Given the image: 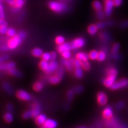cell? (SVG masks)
Listing matches in <instances>:
<instances>
[{
  "label": "cell",
  "mask_w": 128,
  "mask_h": 128,
  "mask_svg": "<svg viewBox=\"0 0 128 128\" xmlns=\"http://www.w3.org/2000/svg\"><path fill=\"white\" fill-rule=\"evenodd\" d=\"M85 44V41L83 38H78L74 39L70 43L72 49H76L78 48H82Z\"/></svg>",
  "instance_id": "obj_5"
},
{
  "label": "cell",
  "mask_w": 128,
  "mask_h": 128,
  "mask_svg": "<svg viewBox=\"0 0 128 128\" xmlns=\"http://www.w3.org/2000/svg\"><path fill=\"white\" fill-rule=\"evenodd\" d=\"M8 30V28L7 27V26H6V25L0 26V33L3 34L6 33Z\"/></svg>",
  "instance_id": "obj_46"
},
{
  "label": "cell",
  "mask_w": 128,
  "mask_h": 128,
  "mask_svg": "<svg viewBox=\"0 0 128 128\" xmlns=\"http://www.w3.org/2000/svg\"><path fill=\"white\" fill-rule=\"evenodd\" d=\"M2 88L8 94H11L13 92V88L8 82H3L2 84Z\"/></svg>",
  "instance_id": "obj_20"
},
{
  "label": "cell",
  "mask_w": 128,
  "mask_h": 128,
  "mask_svg": "<svg viewBox=\"0 0 128 128\" xmlns=\"http://www.w3.org/2000/svg\"><path fill=\"white\" fill-rule=\"evenodd\" d=\"M116 76L108 75L107 78L103 80V83L105 86L110 88L116 81Z\"/></svg>",
  "instance_id": "obj_7"
},
{
  "label": "cell",
  "mask_w": 128,
  "mask_h": 128,
  "mask_svg": "<svg viewBox=\"0 0 128 128\" xmlns=\"http://www.w3.org/2000/svg\"><path fill=\"white\" fill-rule=\"evenodd\" d=\"M114 5L115 6H118L121 5L123 2V0H113Z\"/></svg>",
  "instance_id": "obj_50"
},
{
  "label": "cell",
  "mask_w": 128,
  "mask_h": 128,
  "mask_svg": "<svg viewBox=\"0 0 128 128\" xmlns=\"http://www.w3.org/2000/svg\"><path fill=\"white\" fill-rule=\"evenodd\" d=\"M98 30V28L97 25H94V24H91L88 28V32L89 34L91 35H94L97 33Z\"/></svg>",
  "instance_id": "obj_19"
},
{
  "label": "cell",
  "mask_w": 128,
  "mask_h": 128,
  "mask_svg": "<svg viewBox=\"0 0 128 128\" xmlns=\"http://www.w3.org/2000/svg\"><path fill=\"white\" fill-rule=\"evenodd\" d=\"M43 126L46 128H56L57 126V122L53 119L48 118L44 123Z\"/></svg>",
  "instance_id": "obj_13"
},
{
  "label": "cell",
  "mask_w": 128,
  "mask_h": 128,
  "mask_svg": "<svg viewBox=\"0 0 128 128\" xmlns=\"http://www.w3.org/2000/svg\"><path fill=\"white\" fill-rule=\"evenodd\" d=\"M2 25H6L7 26L8 25V23L4 20L3 19H0V26H2Z\"/></svg>",
  "instance_id": "obj_55"
},
{
  "label": "cell",
  "mask_w": 128,
  "mask_h": 128,
  "mask_svg": "<svg viewBox=\"0 0 128 128\" xmlns=\"http://www.w3.org/2000/svg\"><path fill=\"white\" fill-rule=\"evenodd\" d=\"M82 62L80 60L76 58L74 59V65L75 68H80L82 67Z\"/></svg>",
  "instance_id": "obj_41"
},
{
  "label": "cell",
  "mask_w": 128,
  "mask_h": 128,
  "mask_svg": "<svg viewBox=\"0 0 128 128\" xmlns=\"http://www.w3.org/2000/svg\"><path fill=\"white\" fill-rule=\"evenodd\" d=\"M3 1H4V0H0V3H1Z\"/></svg>",
  "instance_id": "obj_61"
},
{
  "label": "cell",
  "mask_w": 128,
  "mask_h": 128,
  "mask_svg": "<svg viewBox=\"0 0 128 128\" xmlns=\"http://www.w3.org/2000/svg\"><path fill=\"white\" fill-rule=\"evenodd\" d=\"M17 35L19 36L20 38L22 40V39H24L26 37V33L24 31H22V30H21V31H19Z\"/></svg>",
  "instance_id": "obj_49"
},
{
  "label": "cell",
  "mask_w": 128,
  "mask_h": 128,
  "mask_svg": "<svg viewBox=\"0 0 128 128\" xmlns=\"http://www.w3.org/2000/svg\"><path fill=\"white\" fill-rule=\"evenodd\" d=\"M5 2L11 6H14L15 4L14 0H4Z\"/></svg>",
  "instance_id": "obj_54"
},
{
  "label": "cell",
  "mask_w": 128,
  "mask_h": 128,
  "mask_svg": "<svg viewBox=\"0 0 128 128\" xmlns=\"http://www.w3.org/2000/svg\"><path fill=\"white\" fill-rule=\"evenodd\" d=\"M9 58V56L8 54H3L0 56V64L5 62Z\"/></svg>",
  "instance_id": "obj_43"
},
{
  "label": "cell",
  "mask_w": 128,
  "mask_h": 128,
  "mask_svg": "<svg viewBox=\"0 0 128 128\" xmlns=\"http://www.w3.org/2000/svg\"><path fill=\"white\" fill-rule=\"evenodd\" d=\"M46 128V127H44V126H43V127H42V128Z\"/></svg>",
  "instance_id": "obj_62"
},
{
  "label": "cell",
  "mask_w": 128,
  "mask_h": 128,
  "mask_svg": "<svg viewBox=\"0 0 128 128\" xmlns=\"http://www.w3.org/2000/svg\"><path fill=\"white\" fill-rule=\"evenodd\" d=\"M124 106V104L123 102H119L116 105V109L118 110H121L122 108H123Z\"/></svg>",
  "instance_id": "obj_51"
},
{
  "label": "cell",
  "mask_w": 128,
  "mask_h": 128,
  "mask_svg": "<svg viewBox=\"0 0 128 128\" xmlns=\"http://www.w3.org/2000/svg\"><path fill=\"white\" fill-rule=\"evenodd\" d=\"M89 128H94V126H90Z\"/></svg>",
  "instance_id": "obj_60"
},
{
  "label": "cell",
  "mask_w": 128,
  "mask_h": 128,
  "mask_svg": "<svg viewBox=\"0 0 128 128\" xmlns=\"http://www.w3.org/2000/svg\"><path fill=\"white\" fill-rule=\"evenodd\" d=\"M58 67V65L57 62L56 60L51 61L48 65V68L46 71V73L50 74L51 73H53L54 72L57 70Z\"/></svg>",
  "instance_id": "obj_11"
},
{
  "label": "cell",
  "mask_w": 128,
  "mask_h": 128,
  "mask_svg": "<svg viewBox=\"0 0 128 128\" xmlns=\"http://www.w3.org/2000/svg\"><path fill=\"white\" fill-rule=\"evenodd\" d=\"M120 26L121 27L123 28H124L128 27V20H126V21L122 22L121 24H120Z\"/></svg>",
  "instance_id": "obj_53"
},
{
  "label": "cell",
  "mask_w": 128,
  "mask_h": 128,
  "mask_svg": "<svg viewBox=\"0 0 128 128\" xmlns=\"http://www.w3.org/2000/svg\"><path fill=\"white\" fill-rule=\"evenodd\" d=\"M62 57L65 59H70L71 57V52L70 50L66 51L62 54Z\"/></svg>",
  "instance_id": "obj_42"
},
{
  "label": "cell",
  "mask_w": 128,
  "mask_h": 128,
  "mask_svg": "<svg viewBox=\"0 0 128 128\" xmlns=\"http://www.w3.org/2000/svg\"><path fill=\"white\" fill-rule=\"evenodd\" d=\"M120 49V44L118 43H115L112 48V53L113 54H118Z\"/></svg>",
  "instance_id": "obj_36"
},
{
  "label": "cell",
  "mask_w": 128,
  "mask_h": 128,
  "mask_svg": "<svg viewBox=\"0 0 128 128\" xmlns=\"http://www.w3.org/2000/svg\"><path fill=\"white\" fill-rule=\"evenodd\" d=\"M98 52L97 51L92 50L90 52L89 54V58L91 60L97 59V57H98Z\"/></svg>",
  "instance_id": "obj_30"
},
{
  "label": "cell",
  "mask_w": 128,
  "mask_h": 128,
  "mask_svg": "<svg viewBox=\"0 0 128 128\" xmlns=\"http://www.w3.org/2000/svg\"><path fill=\"white\" fill-rule=\"evenodd\" d=\"M16 64L13 62H8L0 64V70H9L12 68L14 67Z\"/></svg>",
  "instance_id": "obj_12"
},
{
  "label": "cell",
  "mask_w": 128,
  "mask_h": 128,
  "mask_svg": "<svg viewBox=\"0 0 128 128\" xmlns=\"http://www.w3.org/2000/svg\"><path fill=\"white\" fill-rule=\"evenodd\" d=\"M119 58V56L118 54H113V58L114 59H118Z\"/></svg>",
  "instance_id": "obj_57"
},
{
  "label": "cell",
  "mask_w": 128,
  "mask_h": 128,
  "mask_svg": "<svg viewBox=\"0 0 128 128\" xmlns=\"http://www.w3.org/2000/svg\"><path fill=\"white\" fill-rule=\"evenodd\" d=\"M22 41V39L18 35H16L8 41L7 46L10 49H14L20 44Z\"/></svg>",
  "instance_id": "obj_2"
},
{
  "label": "cell",
  "mask_w": 128,
  "mask_h": 128,
  "mask_svg": "<svg viewBox=\"0 0 128 128\" xmlns=\"http://www.w3.org/2000/svg\"><path fill=\"white\" fill-rule=\"evenodd\" d=\"M50 9L56 12H62L67 9L66 6L62 3L55 1H50L48 3Z\"/></svg>",
  "instance_id": "obj_1"
},
{
  "label": "cell",
  "mask_w": 128,
  "mask_h": 128,
  "mask_svg": "<svg viewBox=\"0 0 128 128\" xmlns=\"http://www.w3.org/2000/svg\"><path fill=\"white\" fill-rule=\"evenodd\" d=\"M104 1H107V0H104Z\"/></svg>",
  "instance_id": "obj_63"
},
{
  "label": "cell",
  "mask_w": 128,
  "mask_h": 128,
  "mask_svg": "<svg viewBox=\"0 0 128 128\" xmlns=\"http://www.w3.org/2000/svg\"><path fill=\"white\" fill-rule=\"evenodd\" d=\"M74 94V93L73 92V91L72 90H70L68 91L67 94V97L69 101H72V100H73Z\"/></svg>",
  "instance_id": "obj_44"
},
{
  "label": "cell",
  "mask_w": 128,
  "mask_h": 128,
  "mask_svg": "<svg viewBox=\"0 0 128 128\" xmlns=\"http://www.w3.org/2000/svg\"><path fill=\"white\" fill-rule=\"evenodd\" d=\"M127 86H128V80L126 78H123L118 80L117 81H115L110 88L112 90H115L124 88Z\"/></svg>",
  "instance_id": "obj_3"
},
{
  "label": "cell",
  "mask_w": 128,
  "mask_h": 128,
  "mask_svg": "<svg viewBox=\"0 0 128 128\" xmlns=\"http://www.w3.org/2000/svg\"><path fill=\"white\" fill-rule=\"evenodd\" d=\"M64 68L62 66H60V67H58L57 70H56L55 75L58 76L59 78H60L62 79L64 76Z\"/></svg>",
  "instance_id": "obj_29"
},
{
  "label": "cell",
  "mask_w": 128,
  "mask_h": 128,
  "mask_svg": "<svg viewBox=\"0 0 128 128\" xmlns=\"http://www.w3.org/2000/svg\"><path fill=\"white\" fill-rule=\"evenodd\" d=\"M72 49V46L70 43H64L62 44L58 45V46L57 48V50L58 52L60 54H62L64 52L66 51L70 50Z\"/></svg>",
  "instance_id": "obj_10"
},
{
  "label": "cell",
  "mask_w": 128,
  "mask_h": 128,
  "mask_svg": "<svg viewBox=\"0 0 128 128\" xmlns=\"http://www.w3.org/2000/svg\"><path fill=\"white\" fill-rule=\"evenodd\" d=\"M84 89L83 87L81 86H78L74 87L72 89V91H73L74 94H80L83 91Z\"/></svg>",
  "instance_id": "obj_33"
},
{
  "label": "cell",
  "mask_w": 128,
  "mask_h": 128,
  "mask_svg": "<svg viewBox=\"0 0 128 128\" xmlns=\"http://www.w3.org/2000/svg\"><path fill=\"white\" fill-rule=\"evenodd\" d=\"M76 58L77 59L83 61H86L88 60L89 59V54H87L84 52H80L77 54L76 56Z\"/></svg>",
  "instance_id": "obj_17"
},
{
  "label": "cell",
  "mask_w": 128,
  "mask_h": 128,
  "mask_svg": "<svg viewBox=\"0 0 128 128\" xmlns=\"http://www.w3.org/2000/svg\"><path fill=\"white\" fill-rule=\"evenodd\" d=\"M106 54L105 52L104 51H100L98 52L97 60L99 62H102L106 59Z\"/></svg>",
  "instance_id": "obj_28"
},
{
  "label": "cell",
  "mask_w": 128,
  "mask_h": 128,
  "mask_svg": "<svg viewBox=\"0 0 128 128\" xmlns=\"http://www.w3.org/2000/svg\"><path fill=\"white\" fill-rule=\"evenodd\" d=\"M65 38L62 36H58L55 39V42L58 45H60L65 43Z\"/></svg>",
  "instance_id": "obj_34"
},
{
  "label": "cell",
  "mask_w": 128,
  "mask_h": 128,
  "mask_svg": "<svg viewBox=\"0 0 128 128\" xmlns=\"http://www.w3.org/2000/svg\"><path fill=\"white\" fill-rule=\"evenodd\" d=\"M105 15L104 11L102 10H100L98 11H97V13H96V16H97V17L99 20H102L104 19V16Z\"/></svg>",
  "instance_id": "obj_38"
},
{
  "label": "cell",
  "mask_w": 128,
  "mask_h": 128,
  "mask_svg": "<svg viewBox=\"0 0 128 128\" xmlns=\"http://www.w3.org/2000/svg\"><path fill=\"white\" fill-rule=\"evenodd\" d=\"M74 75L77 78H81L83 75V71L81 67L75 68L74 70Z\"/></svg>",
  "instance_id": "obj_24"
},
{
  "label": "cell",
  "mask_w": 128,
  "mask_h": 128,
  "mask_svg": "<svg viewBox=\"0 0 128 128\" xmlns=\"http://www.w3.org/2000/svg\"><path fill=\"white\" fill-rule=\"evenodd\" d=\"M41 58L42 60L46 61H49L51 59V54L49 52H44L43 53L41 56Z\"/></svg>",
  "instance_id": "obj_39"
},
{
  "label": "cell",
  "mask_w": 128,
  "mask_h": 128,
  "mask_svg": "<svg viewBox=\"0 0 128 128\" xmlns=\"http://www.w3.org/2000/svg\"><path fill=\"white\" fill-rule=\"evenodd\" d=\"M6 110L9 112H12L14 110V106L11 103H8L6 106Z\"/></svg>",
  "instance_id": "obj_48"
},
{
  "label": "cell",
  "mask_w": 128,
  "mask_h": 128,
  "mask_svg": "<svg viewBox=\"0 0 128 128\" xmlns=\"http://www.w3.org/2000/svg\"><path fill=\"white\" fill-rule=\"evenodd\" d=\"M47 120L46 116L44 114H40L35 118V122L38 126L43 125Z\"/></svg>",
  "instance_id": "obj_14"
},
{
  "label": "cell",
  "mask_w": 128,
  "mask_h": 128,
  "mask_svg": "<svg viewBox=\"0 0 128 128\" xmlns=\"http://www.w3.org/2000/svg\"><path fill=\"white\" fill-rule=\"evenodd\" d=\"M50 54H51V61L52 60H55V59L57 57V54H56V52L54 51H52L51 52H50Z\"/></svg>",
  "instance_id": "obj_52"
},
{
  "label": "cell",
  "mask_w": 128,
  "mask_h": 128,
  "mask_svg": "<svg viewBox=\"0 0 128 128\" xmlns=\"http://www.w3.org/2000/svg\"><path fill=\"white\" fill-rule=\"evenodd\" d=\"M114 6L113 0H107L105 1L104 5V12L106 16H110L112 14V9Z\"/></svg>",
  "instance_id": "obj_6"
},
{
  "label": "cell",
  "mask_w": 128,
  "mask_h": 128,
  "mask_svg": "<svg viewBox=\"0 0 128 128\" xmlns=\"http://www.w3.org/2000/svg\"><path fill=\"white\" fill-rule=\"evenodd\" d=\"M64 66H65L66 69L69 72H72L73 70L74 67V59H66Z\"/></svg>",
  "instance_id": "obj_16"
},
{
  "label": "cell",
  "mask_w": 128,
  "mask_h": 128,
  "mask_svg": "<svg viewBox=\"0 0 128 128\" xmlns=\"http://www.w3.org/2000/svg\"><path fill=\"white\" fill-rule=\"evenodd\" d=\"M22 117L25 120L29 119L31 118H33V114H32V111L27 110V111H25V112H24L22 115Z\"/></svg>",
  "instance_id": "obj_31"
},
{
  "label": "cell",
  "mask_w": 128,
  "mask_h": 128,
  "mask_svg": "<svg viewBox=\"0 0 128 128\" xmlns=\"http://www.w3.org/2000/svg\"><path fill=\"white\" fill-rule=\"evenodd\" d=\"M92 6L94 9L96 11L102 10V4L100 2L98 1V0H95V1H93L92 4Z\"/></svg>",
  "instance_id": "obj_25"
},
{
  "label": "cell",
  "mask_w": 128,
  "mask_h": 128,
  "mask_svg": "<svg viewBox=\"0 0 128 128\" xmlns=\"http://www.w3.org/2000/svg\"><path fill=\"white\" fill-rule=\"evenodd\" d=\"M11 10H12V11L14 12H17V11H18L19 9H18V8H16L15 6H12L11 7Z\"/></svg>",
  "instance_id": "obj_56"
},
{
  "label": "cell",
  "mask_w": 128,
  "mask_h": 128,
  "mask_svg": "<svg viewBox=\"0 0 128 128\" xmlns=\"http://www.w3.org/2000/svg\"><path fill=\"white\" fill-rule=\"evenodd\" d=\"M107 24L104 22H99L96 24L98 29H102L104 28H105Z\"/></svg>",
  "instance_id": "obj_47"
},
{
  "label": "cell",
  "mask_w": 128,
  "mask_h": 128,
  "mask_svg": "<svg viewBox=\"0 0 128 128\" xmlns=\"http://www.w3.org/2000/svg\"><path fill=\"white\" fill-rule=\"evenodd\" d=\"M97 102L101 106L105 105L107 102V97L106 94L104 92L100 91L97 94Z\"/></svg>",
  "instance_id": "obj_8"
},
{
  "label": "cell",
  "mask_w": 128,
  "mask_h": 128,
  "mask_svg": "<svg viewBox=\"0 0 128 128\" xmlns=\"http://www.w3.org/2000/svg\"><path fill=\"white\" fill-rule=\"evenodd\" d=\"M107 74L108 75H114L116 76L118 74V71L115 68H110L107 71Z\"/></svg>",
  "instance_id": "obj_40"
},
{
  "label": "cell",
  "mask_w": 128,
  "mask_h": 128,
  "mask_svg": "<svg viewBox=\"0 0 128 128\" xmlns=\"http://www.w3.org/2000/svg\"><path fill=\"white\" fill-rule=\"evenodd\" d=\"M86 128V126H78L77 128Z\"/></svg>",
  "instance_id": "obj_59"
},
{
  "label": "cell",
  "mask_w": 128,
  "mask_h": 128,
  "mask_svg": "<svg viewBox=\"0 0 128 128\" xmlns=\"http://www.w3.org/2000/svg\"><path fill=\"white\" fill-rule=\"evenodd\" d=\"M4 9L3 6L1 4V3H0V19H4Z\"/></svg>",
  "instance_id": "obj_45"
},
{
  "label": "cell",
  "mask_w": 128,
  "mask_h": 128,
  "mask_svg": "<svg viewBox=\"0 0 128 128\" xmlns=\"http://www.w3.org/2000/svg\"><path fill=\"white\" fill-rule=\"evenodd\" d=\"M43 52L41 49L38 48H35L32 51V54L36 57H41Z\"/></svg>",
  "instance_id": "obj_22"
},
{
  "label": "cell",
  "mask_w": 128,
  "mask_h": 128,
  "mask_svg": "<svg viewBox=\"0 0 128 128\" xmlns=\"http://www.w3.org/2000/svg\"><path fill=\"white\" fill-rule=\"evenodd\" d=\"M8 73L12 76H14L18 78H20L22 76V73L17 69H16L15 67H13L12 68L8 70Z\"/></svg>",
  "instance_id": "obj_18"
},
{
  "label": "cell",
  "mask_w": 128,
  "mask_h": 128,
  "mask_svg": "<svg viewBox=\"0 0 128 128\" xmlns=\"http://www.w3.org/2000/svg\"><path fill=\"white\" fill-rule=\"evenodd\" d=\"M16 97L19 99L23 101H29L32 99V96L28 92L23 90H19L16 92Z\"/></svg>",
  "instance_id": "obj_4"
},
{
  "label": "cell",
  "mask_w": 128,
  "mask_h": 128,
  "mask_svg": "<svg viewBox=\"0 0 128 128\" xmlns=\"http://www.w3.org/2000/svg\"><path fill=\"white\" fill-rule=\"evenodd\" d=\"M61 78H59L58 76L54 75L52 76H51L49 78H48V81L49 82L53 84H57L59 83L61 81Z\"/></svg>",
  "instance_id": "obj_21"
},
{
  "label": "cell",
  "mask_w": 128,
  "mask_h": 128,
  "mask_svg": "<svg viewBox=\"0 0 128 128\" xmlns=\"http://www.w3.org/2000/svg\"><path fill=\"white\" fill-rule=\"evenodd\" d=\"M14 2L15 4L14 6L18 8L19 9L24 6V4L25 3V0H14Z\"/></svg>",
  "instance_id": "obj_32"
},
{
  "label": "cell",
  "mask_w": 128,
  "mask_h": 128,
  "mask_svg": "<svg viewBox=\"0 0 128 128\" xmlns=\"http://www.w3.org/2000/svg\"><path fill=\"white\" fill-rule=\"evenodd\" d=\"M6 34L8 35V36H9L12 38L16 35V32L13 28H9L7 30Z\"/></svg>",
  "instance_id": "obj_35"
},
{
  "label": "cell",
  "mask_w": 128,
  "mask_h": 128,
  "mask_svg": "<svg viewBox=\"0 0 128 128\" xmlns=\"http://www.w3.org/2000/svg\"><path fill=\"white\" fill-rule=\"evenodd\" d=\"M82 67L85 70H88L90 68V64L88 62V60L83 61L82 64Z\"/></svg>",
  "instance_id": "obj_37"
},
{
  "label": "cell",
  "mask_w": 128,
  "mask_h": 128,
  "mask_svg": "<svg viewBox=\"0 0 128 128\" xmlns=\"http://www.w3.org/2000/svg\"><path fill=\"white\" fill-rule=\"evenodd\" d=\"M43 84H42V83L39 81L35 82L33 86V90L36 92L41 91L42 89H43Z\"/></svg>",
  "instance_id": "obj_26"
},
{
  "label": "cell",
  "mask_w": 128,
  "mask_h": 128,
  "mask_svg": "<svg viewBox=\"0 0 128 128\" xmlns=\"http://www.w3.org/2000/svg\"><path fill=\"white\" fill-rule=\"evenodd\" d=\"M49 64V62H48V61L42 60L39 63V67L40 68V69L42 70H44L46 72L48 68Z\"/></svg>",
  "instance_id": "obj_27"
},
{
  "label": "cell",
  "mask_w": 128,
  "mask_h": 128,
  "mask_svg": "<svg viewBox=\"0 0 128 128\" xmlns=\"http://www.w3.org/2000/svg\"><path fill=\"white\" fill-rule=\"evenodd\" d=\"M3 118H4V120L6 123H11V122H12L14 116L11 113V112H8L4 114V115Z\"/></svg>",
  "instance_id": "obj_23"
},
{
  "label": "cell",
  "mask_w": 128,
  "mask_h": 128,
  "mask_svg": "<svg viewBox=\"0 0 128 128\" xmlns=\"http://www.w3.org/2000/svg\"><path fill=\"white\" fill-rule=\"evenodd\" d=\"M2 49L3 50H6L7 49H9V47H8V46H2Z\"/></svg>",
  "instance_id": "obj_58"
},
{
  "label": "cell",
  "mask_w": 128,
  "mask_h": 128,
  "mask_svg": "<svg viewBox=\"0 0 128 128\" xmlns=\"http://www.w3.org/2000/svg\"><path fill=\"white\" fill-rule=\"evenodd\" d=\"M31 111L33 114V118H35L36 116L41 114V106L38 102H34L32 104Z\"/></svg>",
  "instance_id": "obj_9"
},
{
  "label": "cell",
  "mask_w": 128,
  "mask_h": 128,
  "mask_svg": "<svg viewBox=\"0 0 128 128\" xmlns=\"http://www.w3.org/2000/svg\"><path fill=\"white\" fill-rule=\"evenodd\" d=\"M113 115V110L110 107L107 106L105 108L102 112V115L104 118L106 119H109Z\"/></svg>",
  "instance_id": "obj_15"
}]
</instances>
